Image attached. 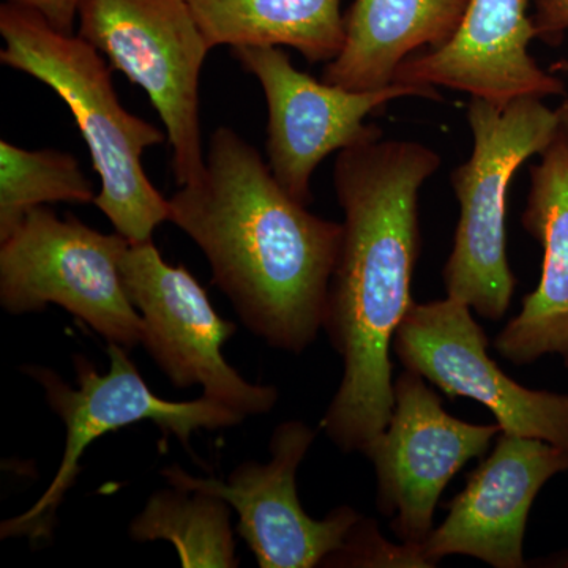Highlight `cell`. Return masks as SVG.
<instances>
[{
  "label": "cell",
  "instance_id": "1",
  "mask_svg": "<svg viewBox=\"0 0 568 568\" xmlns=\"http://www.w3.org/2000/svg\"><path fill=\"white\" fill-rule=\"evenodd\" d=\"M440 163L428 145L384 134L335 160L334 189L345 220L323 328L342 357L343 377L321 426L345 454H364L394 410L390 349L414 305L418 196Z\"/></svg>",
  "mask_w": 568,
  "mask_h": 568
},
{
  "label": "cell",
  "instance_id": "2",
  "mask_svg": "<svg viewBox=\"0 0 568 568\" xmlns=\"http://www.w3.org/2000/svg\"><path fill=\"white\" fill-rule=\"evenodd\" d=\"M168 201V222L200 246L242 323L275 349H308L323 328L343 223L294 200L230 126L212 133L203 178Z\"/></svg>",
  "mask_w": 568,
  "mask_h": 568
},
{
  "label": "cell",
  "instance_id": "3",
  "mask_svg": "<svg viewBox=\"0 0 568 568\" xmlns=\"http://www.w3.org/2000/svg\"><path fill=\"white\" fill-rule=\"evenodd\" d=\"M0 61L43 82L69 106L102 189L93 204L130 244L151 242L170 219V201L152 185L142 155L164 133L122 106L112 67L102 52L74 33L58 31L36 10L0 6Z\"/></svg>",
  "mask_w": 568,
  "mask_h": 568
},
{
  "label": "cell",
  "instance_id": "4",
  "mask_svg": "<svg viewBox=\"0 0 568 568\" xmlns=\"http://www.w3.org/2000/svg\"><path fill=\"white\" fill-rule=\"evenodd\" d=\"M467 122L473 152L450 174L459 204L454 248L444 265L448 297L485 320L506 316L517 290L507 257V193L530 156L559 138V118L544 100L525 97L506 104L470 97Z\"/></svg>",
  "mask_w": 568,
  "mask_h": 568
},
{
  "label": "cell",
  "instance_id": "5",
  "mask_svg": "<svg viewBox=\"0 0 568 568\" xmlns=\"http://www.w3.org/2000/svg\"><path fill=\"white\" fill-rule=\"evenodd\" d=\"M129 245L71 213L59 219L44 205L32 209L0 241V305L10 315L62 306L108 343L132 349L142 343L144 321L123 286Z\"/></svg>",
  "mask_w": 568,
  "mask_h": 568
},
{
  "label": "cell",
  "instance_id": "6",
  "mask_svg": "<svg viewBox=\"0 0 568 568\" xmlns=\"http://www.w3.org/2000/svg\"><path fill=\"white\" fill-rule=\"evenodd\" d=\"M110 369L104 375L84 355H74L78 388H71L47 366H22L44 392L48 405L65 425V450L61 466L44 495L18 517L0 526V537L44 540L54 532L58 510L81 474V458L93 440L125 426L152 422L171 433L190 450V439L200 429L241 425L242 414L201 396L193 402H168L153 394L125 347L108 343Z\"/></svg>",
  "mask_w": 568,
  "mask_h": 568
},
{
  "label": "cell",
  "instance_id": "7",
  "mask_svg": "<svg viewBox=\"0 0 568 568\" xmlns=\"http://www.w3.org/2000/svg\"><path fill=\"white\" fill-rule=\"evenodd\" d=\"M78 22V36L148 93L173 149L175 182L200 181V78L212 48L189 0H81Z\"/></svg>",
  "mask_w": 568,
  "mask_h": 568
},
{
  "label": "cell",
  "instance_id": "8",
  "mask_svg": "<svg viewBox=\"0 0 568 568\" xmlns=\"http://www.w3.org/2000/svg\"><path fill=\"white\" fill-rule=\"evenodd\" d=\"M121 274L144 321L141 345L174 387L201 386L205 398L244 417L274 409L275 387L248 383L227 364L223 346L237 325L216 313L185 265L168 264L151 241L126 246Z\"/></svg>",
  "mask_w": 568,
  "mask_h": 568
},
{
  "label": "cell",
  "instance_id": "9",
  "mask_svg": "<svg viewBox=\"0 0 568 568\" xmlns=\"http://www.w3.org/2000/svg\"><path fill=\"white\" fill-rule=\"evenodd\" d=\"M233 54L264 91L268 168L280 185L305 205L313 203V174L331 153L383 136L379 126L365 123L368 115L406 97L440 100L437 89L405 82L379 91H347L295 69L282 48H234Z\"/></svg>",
  "mask_w": 568,
  "mask_h": 568
},
{
  "label": "cell",
  "instance_id": "10",
  "mask_svg": "<svg viewBox=\"0 0 568 568\" xmlns=\"http://www.w3.org/2000/svg\"><path fill=\"white\" fill-rule=\"evenodd\" d=\"M428 381L405 369L395 381L388 425L365 448L376 474V506L395 537L424 545L435 526L444 489L459 470L485 458L500 433L450 416Z\"/></svg>",
  "mask_w": 568,
  "mask_h": 568
},
{
  "label": "cell",
  "instance_id": "11",
  "mask_svg": "<svg viewBox=\"0 0 568 568\" xmlns=\"http://www.w3.org/2000/svg\"><path fill=\"white\" fill-rule=\"evenodd\" d=\"M392 349L405 369L450 398L487 407L508 435L536 437L568 450V395L521 386L488 355V338L459 298L410 306Z\"/></svg>",
  "mask_w": 568,
  "mask_h": 568
},
{
  "label": "cell",
  "instance_id": "12",
  "mask_svg": "<svg viewBox=\"0 0 568 568\" xmlns=\"http://www.w3.org/2000/svg\"><path fill=\"white\" fill-rule=\"evenodd\" d=\"M316 439L302 420H287L272 433L265 465L245 462L226 481L190 476L179 466L163 469L170 487L211 493L237 514V534L261 568H315L342 547L358 518L355 508H335L324 519L310 517L297 493V470Z\"/></svg>",
  "mask_w": 568,
  "mask_h": 568
},
{
  "label": "cell",
  "instance_id": "13",
  "mask_svg": "<svg viewBox=\"0 0 568 568\" xmlns=\"http://www.w3.org/2000/svg\"><path fill=\"white\" fill-rule=\"evenodd\" d=\"M568 470V450L536 437L500 432L487 458L447 504V517L422 547L436 567L469 556L495 568H525L530 508L552 477Z\"/></svg>",
  "mask_w": 568,
  "mask_h": 568
},
{
  "label": "cell",
  "instance_id": "14",
  "mask_svg": "<svg viewBox=\"0 0 568 568\" xmlns=\"http://www.w3.org/2000/svg\"><path fill=\"white\" fill-rule=\"evenodd\" d=\"M528 9L529 0H467L455 36L406 59L395 82L454 89L499 104L562 95L564 82L530 55L536 29Z\"/></svg>",
  "mask_w": 568,
  "mask_h": 568
},
{
  "label": "cell",
  "instance_id": "15",
  "mask_svg": "<svg viewBox=\"0 0 568 568\" xmlns=\"http://www.w3.org/2000/svg\"><path fill=\"white\" fill-rule=\"evenodd\" d=\"M540 156L521 213L526 233L544 248L540 282L495 339L497 353L518 366L568 354V141L559 133Z\"/></svg>",
  "mask_w": 568,
  "mask_h": 568
},
{
  "label": "cell",
  "instance_id": "16",
  "mask_svg": "<svg viewBox=\"0 0 568 568\" xmlns=\"http://www.w3.org/2000/svg\"><path fill=\"white\" fill-rule=\"evenodd\" d=\"M466 7L467 0H354L345 43L325 63L323 81L354 92L388 88L406 59L455 36Z\"/></svg>",
  "mask_w": 568,
  "mask_h": 568
},
{
  "label": "cell",
  "instance_id": "17",
  "mask_svg": "<svg viewBox=\"0 0 568 568\" xmlns=\"http://www.w3.org/2000/svg\"><path fill=\"white\" fill-rule=\"evenodd\" d=\"M211 48H293L310 63L345 43L342 0H189Z\"/></svg>",
  "mask_w": 568,
  "mask_h": 568
},
{
  "label": "cell",
  "instance_id": "18",
  "mask_svg": "<svg viewBox=\"0 0 568 568\" xmlns=\"http://www.w3.org/2000/svg\"><path fill=\"white\" fill-rule=\"evenodd\" d=\"M231 508L211 493L160 489L133 519L130 537L136 541H171L185 568H234L239 559Z\"/></svg>",
  "mask_w": 568,
  "mask_h": 568
},
{
  "label": "cell",
  "instance_id": "19",
  "mask_svg": "<svg viewBox=\"0 0 568 568\" xmlns=\"http://www.w3.org/2000/svg\"><path fill=\"white\" fill-rule=\"evenodd\" d=\"M92 182L71 153L28 151L0 141V241L32 209L51 203L95 201Z\"/></svg>",
  "mask_w": 568,
  "mask_h": 568
},
{
  "label": "cell",
  "instance_id": "20",
  "mask_svg": "<svg viewBox=\"0 0 568 568\" xmlns=\"http://www.w3.org/2000/svg\"><path fill=\"white\" fill-rule=\"evenodd\" d=\"M323 567L332 568H428L422 545L394 544L381 534L373 519L362 515L349 529L342 547L332 552Z\"/></svg>",
  "mask_w": 568,
  "mask_h": 568
},
{
  "label": "cell",
  "instance_id": "21",
  "mask_svg": "<svg viewBox=\"0 0 568 568\" xmlns=\"http://www.w3.org/2000/svg\"><path fill=\"white\" fill-rule=\"evenodd\" d=\"M532 22L536 39L549 47H558L568 31V0H536ZM549 71L568 74V61L552 63Z\"/></svg>",
  "mask_w": 568,
  "mask_h": 568
},
{
  "label": "cell",
  "instance_id": "22",
  "mask_svg": "<svg viewBox=\"0 0 568 568\" xmlns=\"http://www.w3.org/2000/svg\"><path fill=\"white\" fill-rule=\"evenodd\" d=\"M40 13L58 31L73 33L81 0H6Z\"/></svg>",
  "mask_w": 568,
  "mask_h": 568
},
{
  "label": "cell",
  "instance_id": "23",
  "mask_svg": "<svg viewBox=\"0 0 568 568\" xmlns=\"http://www.w3.org/2000/svg\"><path fill=\"white\" fill-rule=\"evenodd\" d=\"M560 136L568 141V99L560 103L558 110Z\"/></svg>",
  "mask_w": 568,
  "mask_h": 568
},
{
  "label": "cell",
  "instance_id": "24",
  "mask_svg": "<svg viewBox=\"0 0 568 568\" xmlns=\"http://www.w3.org/2000/svg\"><path fill=\"white\" fill-rule=\"evenodd\" d=\"M538 564L540 567H559L568 568V549L566 552H559V555L551 556V558L540 560Z\"/></svg>",
  "mask_w": 568,
  "mask_h": 568
},
{
  "label": "cell",
  "instance_id": "25",
  "mask_svg": "<svg viewBox=\"0 0 568 568\" xmlns=\"http://www.w3.org/2000/svg\"><path fill=\"white\" fill-rule=\"evenodd\" d=\"M564 365H566V368L568 369V354L564 355Z\"/></svg>",
  "mask_w": 568,
  "mask_h": 568
}]
</instances>
